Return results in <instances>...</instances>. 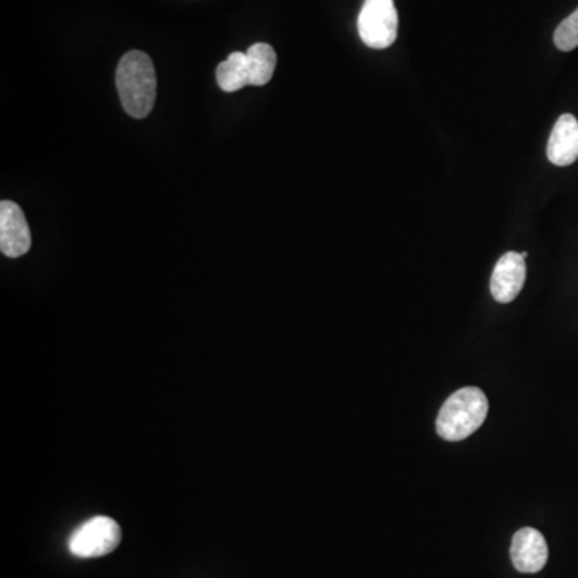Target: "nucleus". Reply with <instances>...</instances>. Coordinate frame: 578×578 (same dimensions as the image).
<instances>
[{
  "label": "nucleus",
  "mask_w": 578,
  "mask_h": 578,
  "mask_svg": "<svg viewBox=\"0 0 578 578\" xmlns=\"http://www.w3.org/2000/svg\"><path fill=\"white\" fill-rule=\"evenodd\" d=\"M121 537L123 533H121V527L116 520L107 516H97L81 524L71 533L67 548H70L71 554L84 557V559L107 556L120 545Z\"/></svg>",
  "instance_id": "3"
},
{
  "label": "nucleus",
  "mask_w": 578,
  "mask_h": 578,
  "mask_svg": "<svg viewBox=\"0 0 578 578\" xmlns=\"http://www.w3.org/2000/svg\"><path fill=\"white\" fill-rule=\"evenodd\" d=\"M546 157L561 168L578 160V121L574 114H563L554 124L548 140Z\"/></svg>",
  "instance_id": "8"
},
{
  "label": "nucleus",
  "mask_w": 578,
  "mask_h": 578,
  "mask_svg": "<svg viewBox=\"0 0 578 578\" xmlns=\"http://www.w3.org/2000/svg\"><path fill=\"white\" fill-rule=\"evenodd\" d=\"M526 275V257L519 253H506L496 262L490 279L493 299L500 304L513 303L524 288Z\"/></svg>",
  "instance_id": "6"
},
{
  "label": "nucleus",
  "mask_w": 578,
  "mask_h": 578,
  "mask_svg": "<svg viewBox=\"0 0 578 578\" xmlns=\"http://www.w3.org/2000/svg\"><path fill=\"white\" fill-rule=\"evenodd\" d=\"M357 26L361 40L371 49L391 47L397 39L398 28L394 0H365Z\"/></svg>",
  "instance_id": "4"
},
{
  "label": "nucleus",
  "mask_w": 578,
  "mask_h": 578,
  "mask_svg": "<svg viewBox=\"0 0 578 578\" xmlns=\"http://www.w3.org/2000/svg\"><path fill=\"white\" fill-rule=\"evenodd\" d=\"M249 81L251 86H266L273 77L276 67V53L269 44L257 42L246 50Z\"/></svg>",
  "instance_id": "10"
},
{
  "label": "nucleus",
  "mask_w": 578,
  "mask_h": 578,
  "mask_svg": "<svg viewBox=\"0 0 578 578\" xmlns=\"http://www.w3.org/2000/svg\"><path fill=\"white\" fill-rule=\"evenodd\" d=\"M554 44L557 49L563 52H570V50L578 47V9L573 15L567 16L561 25L557 26L554 33Z\"/></svg>",
  "instance_id": "11"
},
{
  "label": "nucleus",
  "mask_w": 578,
  "mask_h": 578,
  "mask_svg": "<svg viewBox=\"0 0 578 578\" xmlns=\"http://www.w3.org/2000/svg\"><path fill=\"white\" fill-rule=\"evenodd\" d=\"M548 543L542 532L532 527L517 530L513 537L512 559L514 567L522 574H537L546 566Z\"/></svg>",
  "instance_id": "7"
},
{
  "label": "nucleus",
  "mask_w": 578,
  "mask_h": 578,
  "mask_svg": "<svg viewBox=\"0 0 578 578\" xmlns=\"http://www.w3.org/2000/svg\"><path fill=\"white\" fill-rule=\"evenodd\" d=\"M216 79H218L219 87L229 94L238 93L246 86H251L246 52L230 53L229 59L219 64Z\"/></svg>",
  "instance_id": "9"
},
{
  "label": "nucleus",
  "mask_w": 578,
  "mask_h": 578,
  "mask_svg": "<svg viewBox=\"0 0 578 578\" xmlns=\"http://www.w3.org/2000/svg\"><path fill=\"white\" fill-rule=\"evenodd\" d=\"M489 401L479 388H463L450 395L439 411L435 429L444 441L458 442L471 438L485 421Z\"/></svg>",
  "instance_id": "2"
},
{
  "label": "nucleus",
  "mask_w": 578,
  "mask_h": 578,
  "mask_svg": "<svg viewBox=\"0 0 578 578\" xmlns=\"http://www.w3.org/2000/svg\"><path fill=\"white\" fill-rule=\"evenodd\" d=\"M32 248V232L25 212L13 201L0 202V249L7 257L25 256Z\"/></svg>",
  "instance_id": "5"
},
{
  "label": "nucleus",
  "mask_w": 578,
  "mask_h": 578,
  "mask_svg": "<svg viewBox=\"0 0 578 578\" xmlns=\"http://www.w3.org/2000/svg\"><path fill=\"white\" fill-rule=\"evenodd\" d=\"M121 103L135 120H144L157 101V71L147 53L132 50L121 59L116 71Z\"/></svg>",
  "instance_id": "1"
}]
</instances>
